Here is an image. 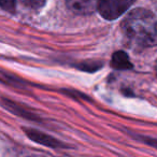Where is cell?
<instances>
[{
  "instance_id": "12",
  "label": "cell",
  "mask_w": 157,
  "mask_h": 157,
  "mask_svg": "<svg viewBox=\"0 0 157 157\" xmlns=\"http://www.w3.org/2000/svg\"><path fill=\"white\" fill-rule=\"evenodd\" d=\"M156 70H157V66H156Z\"/></svg>"
},
{
  "instance_id": "7",
  "label": "cell",
  "mask_w": 157,
  "mask_h": 157,
  "mask_svg": "<svg viewBox=\"0 0 157 157\" xmlns=\"http://www.w3.org/2000/svg\"><path fill=\"white\" fill-rule=\"evenodd\" d=\"M0 8H2L7 12H15L16 0H0Z\"/></svg>"
},
{
  "instance_id": "6",
  "label": "cell",
  "mask_w": 157,
  "mask_h": 157,
  "mask_svg": "<svg viewBox=\"0 0 157 157\" xmlns=\"http://www.w3.org/2000/svg\"><path fill=\"white\" fill-rule=\"evenodd\" d=\"M111 67L117 70H127L132 68V63H130L128 55L123 51H117L112 55Z\"/></svg>"
},
{
  "instance_id": "3",
  "label": "cell",
  "mask_w": 157,
  "mask_h": 157,
  "mask_svg": "<svg viewBox=\"0 0 157 157\" xmlns=\"http://www.w3.org/2000/svg\"><path fill=\"white\" fill-rule=\"evenodd\" d=\"M24 132L26 133V136L29 139L33 140L36 143L41 144V145L48 146V147H53V148L63 147L65 146V144L59 141V140L55 139L54 137L48 135V133H44L42 131L37 130V129L24 128Z\"/></svg>"
},
{
  "instance_id": "4",
  "label": "cell",
  "mask_w": 157,
  "mask_h": 157,
  "mask_svg": "<svg viewBox=\"0 0 157 157\" xmlns=\"http://www.w3.org/2000/svg\"><path fill=\"white\" fill-rule=\"evenodd\" d=\"M100 0H66V5L75 14L87 15L98 10Z\"/></svg>"
},
{
  "instance_id": "10",
  "label": "cell",
  "mask_w": 157,
  "mask_h": 157,
  "mask_svg": "<svg viewBox=\"0 0 157 157\" xmlns=\"http://www.w3.org/2000/svg\"><path fill=\"white\" fill-rule=\"evenodd\" d=\"M142 140H143L145 143L150 144V145L154 146L155 148H157V140L156 139H151V138H142Z\"/></svg>"
},
{
  "instance_id": "1",
  "label": "cell",
  "mask_w": 157,
  "mask_h": 157,
  "mask_svg": "<svg viewBox=\"0 0 157 157\" xmlns=\"http://www.w3.org/2000/svg\"><path fill=\"white\" fill-rule=\"evenodd\" d=\"M122 30L129 45L144 50L157 45V17L146 9H135L125 17Z\"/></svg>"
},
{
  "instance_id": "8",
  "label": "cell",
  "mask_w": 157,
  "mask_h": 157,
  "mask_svg": "<svg viewBox=\"0 0 157 157\" xmlns=\"http://www.w3.org/2000/svg\"><path fill=\"white\" fill-rule=\"evenodd\" d=\"M21 2L26 7L30 8V9L37 10L43 7L44 3H45V0H21Z\"/></svg>"
},
{
  "instance_id": "5",
  "label": "cell",
  "mask_w": 157,
  "mask_h": 157,
  "mask_svg": "<svg viewBox=\"0 0 157 157\" xmlns=\"http://www.w3.org/2000/svg\"><path fill=\"white\" fill-rule=\"evenodd\" d=\"M1 103H2V105L7 110L11 111L13 114H16V115L21 116V117L28 118V120H36V118H37V115H35L33 113L29 112L27 109L23 108L22 105H17V103L9 100V99H5V98L1 99Z\"/></svg>"
},
{
  "instance_id": "11",
  "label": "cell",
  "mask_w": 157,
  "mask_h": 157,
  "mask_svg": "<svg viewBox=\"0 0 157 157\" xmlns=\"http://www.w3.org/2000/svg\"><path fill=\"white\" fill-rule=\"evenodd\" d=\"M30 157H43V156H30Z\"/></svg>"
},
{
  "instance_id": "2",
  "label": "cell",
  "mask_w": 157,
  "mask_h": 157,
  "mask_svg": "<svg viewBox=\"0 0 157 157\" xmlns=\"http://www.w3.org/2000/svg\"><path fill=\"white\" fill-rule=\"evenodd\" d=\"M133 2L135 0H100L97 11L105 20L113 21L122 16Z\"/></svg>"
},
{
  "instance_id": "9",
  "label": "cell",
  "mask_w": 157,
  "mask_h": 157,
  "mask_svg": "<svg viewBox=\"0 0 157 157\" xmlns=\"http://www.w3.org/2000/svg\"><path fill=\"white\" fill-rule=\"evenodd\" d=\"M101 65H97V63H94V61H88V63H82L78 67L81 68L82 70H85V71H95L98 68H100Z\"/></svg>"
}]
</instances>
